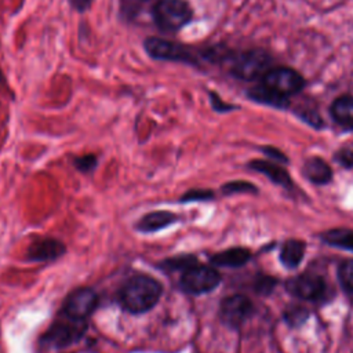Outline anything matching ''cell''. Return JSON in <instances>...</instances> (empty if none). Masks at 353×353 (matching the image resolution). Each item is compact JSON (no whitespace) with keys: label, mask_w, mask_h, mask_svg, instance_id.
<instances>
[{"label":"cell","mask_w":353,"mask_h":353,"mask_svg":"<svg viewBox=\"0 0 353 353\" xmlns=\"http://www.w3.org/2000/svg\"><path fill=\"white\" fill-rule=\"evenodd\" d=\"M161 296V285L148 274H137L127 280L120 291L123 307L134 314L150 310Z\"/></svg>","instance_id":"6da1fadb"},{"label":"cell","mask_w":353,"mask_h":353,"mask_svg":"<svg viewBox=\"0 0 353 353\" xmlns=\"http://www.w3.org/2000/svg\"><path fill=\"white\" fill-rule=\"evenodd\" d=\"M193 11L185 0H159L152 10L156 26L163 32H176L189 23Z\"/></svg>","instance_id":"7a4b0ae2"},{"label":"cell","mask_w":353,"mask_h":353,"mask_svg":"<svg viewBox=\"0 0 353 353\" xmlns=\"http://www.w3.org/2000/svg\"><path fill=\"white\" fill-rule=\"evenodd\" d=\"M87 330L85 320H74L62 314L43 336V343L51 347H65L80 341Z\"/></svg>","instance_id":"3957f363"},{"label":"cell","mask_w":353,"mask_h":353,"mask_svg":"<svg viewBox=\"0 0 353 353\" xmlns=\"http://www.w3.org/2000/svg\"><path fill=\"white\" fill-rule=\"evenodd\" d=\"M221 281L219 273L205 265H193L181 276V288L192 295H200L212 291Z\"/></svg>","instance_id":"277c9868"},{"label":"cell","mask_w":353,"mask_h":353,"mask_svg":"<svg viewBox=\"0 0 353 353\" xmlns=\"http://www.w3.org/2000/svg\"><path fill=\"white\" fill-rule=\"evenodd\" d=\"M143 48L149 57L157 61L196 63V55L189 47L165 39L148 37L143 41Z\"/></svg>","instance_id":"5b68a950"},{"label":"cell","mask_w":353,"mask_h":353,"mask_svg":"<svg viewBox=\"0 0 353 353\" xmlns=\"http://www.w3.org/2000/svg\"><path fill=\"white\" fill-rule=\"evenodd\" d=\"M262 84L283 97H288L291 94L301 91L305 81L302 76L294 69L274 68L269 69L262 76Z\"/></svg>","instance_id":"8992f818"},{"label":"cell","mask_w":353,"mask_h":353,"mask_svg":"<svg viewBox=\"0 0 353 353\" xmlns=\"http://www.w3.org/2000/svg\"><path fill=\"white\" fill-rule=\"evenodd\" d=\"M98 303V295L92 288L81 287L69 294L65 301L62 314L74 319V320H85L94 312Z\"/></svg>","instance_id":"52a82bcc"},{"label":"cell","mask_w":353,"mask_h":353,"mask_svg":"<svg viewBox=\"0 0 353 353\" xmlns=\"http://www.w3.org/2000/svg\"><path fill=\"white\" fill-rule=\"evenodd\" d=\"M269 58L262 51H248L239 55L232 65V74L243 80H254L263 76L268 70Z\"/></svg>","instance_id":"ba28073f"},{"label":"cell","mask_w":353,"mask_h":353,"mask_svg":"<svg viewBox=\"0 0 353 353\" xmlns=\"http://www.w3.org/2000/svg\"><path fill=\"white\" fill-rule=\"evenodd\" d=\"M252 313V303L244 295H232L222 301L219 317L230 328H239Z\"/></svg>","instance_id":"9c48e42d"},{"label":"cell","mask_w":353,"mask_h":353,"mask_svg":"<svg viewBox=\"0 0 353 353\" xmlns=\"http://www.w3.org/2000/svg\"><path fill=\"white\" fill-rule=\"evenodd\" d=\"M285 288L291 295L299 299L314 301L324 294L325 284L321 277L312 273H305L290 279L285 284Z\"/></svg>","instance_id":"30bf717a"},{"label":"cell","mask_w":353,"mask_h":353,"mask_svg":"<svg viewBox=\"0 0 353 353\" xmlns=\"http://www.w3.org/2000/svg\"><path fill=\"white\" fill-rule=\"evenodd\" d=\"M65 245L57 239H40L30 244L28 250L29 261H54L63 255Z\"/></svg>","instance_id":"8fae6325"},{"label":"cell","mask_w":353,"mask_h":353,"mask_svg":"<svg viewBox=\"0 0 353 353\" xmlns=\"http://www.w3.org/2000/svg\"><path fill=\"white\" fill-rule=\"evenodd\" d=\"M176 222V215L170 211H153L141 218L137 229L142 233H152Z\"/></svg>","instance_id":"7c38bea8"},{"label":"cell","mask_w":353,"mask_h":353,"mask_svg":"<svg viewBox=\"0 0 353 353\" xmlns=\"http://www.w3.org/2000/svg\"><path fill=\"white\" fill-rule=\"evenodd\" d=\"M251 258V252L243 247H233L211 256V262L223 268H239L245 265Z\"/></svg>","instance_id":"4fadbf2b"},{"label":"cell","mask_w":353,"mask_h":353,"mask_svg":"<svg viewBox=\"0 0 353 353\" xmlns=\"http://www.w3.org/2000/svg\"><path fill=\"white\" fill-rule=\"evenodd\" d=\"M303 175L313 183L324 185L328 183L332 178V171L330 165L320 157H312L305 161Z\"/></svg>","instance_id":"5bb4252c"},{"label":"cell","mask_w":353,"mask_h":353,"mask_svg":"<svg viewBox=\"0 0 353 353\" xmlns=\"http://www.w3.org/2000/svg\"><path fill=\"white\" fill-rule=\"evenodd\" d=\"M250 167L254 171L266 175L269 179H272L277 185H281L284 188H288L292 185V181H291V176L288 175V172L285 170H283L281 167L276 165L274 163H270L266 160H254L250 163Z\"/></svg>","instance_id":"9a60e30c"},{"label":"cell","mask_w":353,"mask_h":353,"mask_svg":"<svg viewBox=\"0 0 353 353\" xmlns=\"http://www.w3.org/2000/svg\"><path fill=\"white\" fill-rule=\"evenodd\" d=\"M331 114L341 125L353 128V97L343 95L336 98L331 105Z\"/></svg>","instance_id":"2e32d148"},{"label":"cell","mask_w":353,"mask_h":353,"mask_svg":"<svg viewBox=\"0 0 353 353\" xmlns=\"http://www.w3.org/2000/svg\"><path fill=\"white\" fill-rule=\"evenodd\" d=\"M305 254V243L301 240H288L280 251V261L288 269H295L302 262Z\"/></svg>","instance_id":"e0dca14e"},{"label":"cell","mask_w":353,"mask_h":353,"mask_svg":"<svg viewBox=\"0 0 353 353\" xmlns=\"http://www.w3.org/2000/svg\"><path fill=\"white\" fill-rule=\"evenodd\" d=\"M248 97L254 101H258V102H262V103H266V105H272V106H276V108L288 106L287 97H283V95L272 91L270 88H268L263 84L250 90Z\"/></svg>","instance_id":"ac0fdd59"},{"label":"cell","mask_w":353,"mask_h":353,"mask_svg":"<svg viewBox=\"0 0 353 353\" xmlns=\"http://www.w3.org/2000/svg\"><path fill=\"white\" fill-rule=\"evenodd\" d=\"M323 239L335 247H341V248H346L353 251V232L352 230H346V229H334L327 232Z\"/></svg>","instance_id":"d6986e66"},{"label":"cell","mask_w":353,"mask_h":353,"mask_svg":"<svg viewBox=\"0 0 353 353\" xmlns=\"http://www.w3.org/2000/svg\"><path fill=\"white\" fill-rule=\"evenodd\" d=\"M196 256L193 255H181V256H175V258H168L163 262V266L167 270H182L185 272L186 269H189L190 266L196 265Z\"/></svg>","instance_id":"ffe728a7"},{"label":"cell","mask_w":353,"mask_h":353,"mask_svg":"<svg viewBox=\"0 0 353 353\" xmlns=\"http://www.w3.org/2000/svg\"><path fill=\"white\" fill-rule=\"evenodd\" d=\"M338 276H339V281L342 284V287L353 294V259L345 261L338 270Z\"/></svg>","instance_id":"44dd1931"},{"label":"cell","mask_w":353,"mask_h":353,"mask_svg":"<svg viewBox=\"0 0 353 353\" xmlns=\"http://www.w3.org/2000/svg\"><path fill=\"white\" fill-rule=\"evenodd\" d=\"M222 192L223 194H233V193H245V192H256V188L245 181H233V182H228L222 186Z\"/></svg>","instance_id":"7402d4cb"},{"label":"cell","mask_w":353,"mask_h":353,"mask_svg":"<svg viewBox=\"0 0 353 353\" xmlns=\"http://www.w3.org/2000/svg\"><path fill=\"white\" fill-rule=\"evenodd\" d=\"M307 316H309L307 310L303 309V307H301V306L292 307V309H290V310H287V312L284 313L285 321H287L288 324H291V325H299V324H302V323L307 319Z\"/></svg>","instance_id":"603a6c76"},{"label":"cell","mask_w":353,"mask_h":353,"mask_svg":"<svg viewBox=\"0 0 353 353\" xmlns=\"http://www.w3.org/2000/svg\"><path fill=\"white\" fill-rule=\"evenodd\" d=\"M97 156L95 154H84L74 159V165L81 172H90L97 167Z\"/></svg>","instance_id":"cb8c5ba5"},{"label":"cell","mask_w":353,"mask_h":353,"mask_svg":"<svg viewBox=\"0 0 353 353\" xmlns=\"http://www.w3.org/2000/svg\"><path fill=\"white\" fill-rule=\"evenodd\" d=\"M277 284V280L270 277V276H259L256 280H255V290L258 294H270L273 291V288L276 287Z\"/></svg>","instance_id":"d4e9b609"},{"label":"cell","mask_w":353,"mask_h":353,"mask_svg":"<svg viewBox=\"0 0 353 353\" xmlns=\"http://www.w3.org/2000/svg\"><path fill=\"white\" fill-rule=\"evenodd\" d=\"M335 159L339 164H342L343 167H353V143H349L343 148H341L336 154H335Z\"/></svg>","instance_id":"484cf974"},{"label":"cell","mask_w":353,"mask_h":353,"mask_svg":"<svg viewBox=\"0 0 353 353\" xmlns=\"http://www.w3.org/2000/svg\"><path fill=\"white\" fill-rule=\"evenodd\" d=\"M214 194L211 190H205V189H193L185 193V196L181 199V201H197V200H208L211 199Z\"/></svg>","instance_id":"4316f807"},{"label":"cell","mask_w":353,"mask_h":353,"mask_svg":"<svg viewBox=\"0 0 353 353\" xmlns=\"http://www.w3.org/2000/svg\"><path fill=\"white\" fill-rule=\"evenodd\" d=\"M69 3H70V6H72L74 10L83 12V11H85V10L91 6L92 0H69Z\"/></svg>","instance_id":"83f0119b"},{"label":"cell","mask_w":353,"mask_h":353,"mask_svg":"<svg viewBox=\"0 0 353 353\" xmlns=\"http://www.w3.org/2000/svg\"><path fill=\"white\" fill-rule=\"evenodd\" d=\"M263 152L268 154V156H270L272 159H274V160H279V161H287V157L280 152V150H277V149H274V148H263Z\"/></svg>","instance_id":"f1b7e54d"},{"label":"cell","mask_w":353,"mask_h":353,"mask_svg":"<svg viewBox=\"0 0 353 353\" xmlns=\"http://www.w3.org/2000/svg\"><path fill=\"white\" fill-rule=\"evenodd\" d=\"M211 101H212V105H214V108H215V110H219V112H225V110H228V109H230V106L229 105H226V103H223L214 92H211Z\"/></svg>","instance_id":"f546056e"},{"label":"cell","mask_w":353,"mask_h":353,"mask_svg":"<svg viewBox=\"0 0 353 353\" xmlns=\"http://www.w3.org/2000/svg\"><path fill=\"white\" fill-rule=\"evenodd\" d=\"M3 81V74H1V70H0V83Z\"/></svg>","instance_id":"4dcf8cb0"},{"label":"cell","mask_w":353,"mask_h":353,"mask_svg":"<svg viewBox=\"0 0 353 353\" xmlns=\"http://www.w3.org/2000/svg\"><path fill=\"white\" fill-rule=\"evenodd\" d=\"M142 1H145V0H142Z\"/></svg>","instance_id":"1f68e13d"}]
</instances>
